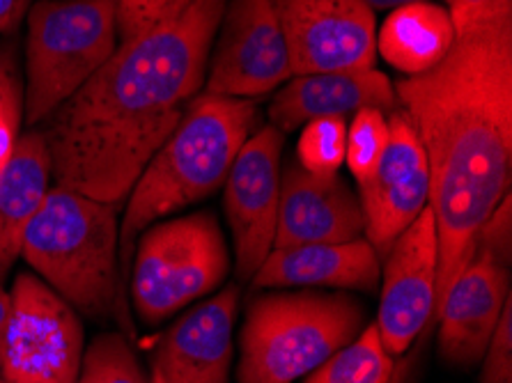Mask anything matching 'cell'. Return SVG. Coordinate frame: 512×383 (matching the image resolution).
Returning <instances> with one entry per match:
<instances>
[{
	"instance_id": "21",
	"label": "cell",
	"mask_w": 512,
	"mask_h": 383,
	"mask_svg": "<svg viewBox=\"0 0 512 383\" xmlns=\"http://www.w3.org/2000/svg\"><path fill=\"white\" fill-rule=\"evenodd\" d=\"M393 358L379 340L377 326L368 324L347 347L338 349L304 383H391Z\"/></svg>"
},
{
	"instance_id": "2",
	"label": "cell",
	"mask_w": 512,
	"mask_h": 383,
	"mask_svg": "<svg viewBox=\"0 0 512 383\" xmlns=\"http://www.w3.org/2000/svg\"><path fill=\"white\" fill-rule=\"evenodd\" d=\"M395 95L428 159L437 312L469 264L478 230L510 193L512 17L455 35L448 56L395 83Z\"/></svg>"
},
{
	"instance_id": "30",
	"label": "cell",
	"mask_w": 512,
	"mask_h": 383,
	"mask_svg": "<svg viewBox=\"0 0 512 383\" xmlns=\"http://www.w3.org/2000/svg\"><path fill=\"white\" fill-rule=\"evenodd\" d=\"M33 0H0V35L10 33L26 17Z\"/></svg>"
},
{
	"instance_id": "18",
	"label": "cell",
	"mask_w": 512,
	"mask_h": 383,
	"mask_svg": "<svg viewBox=\"0 0 512 383\" xmlns=\"http://www.w3.org/2000/svg\"><path fill=\"white\" fill-rule=\"evenodd\" d=\"M382 260L366 237L343 244L271 248L255 271V287H331L372 294L379 289Z\"/></svg>"
},
{
	"instance_id": "22",
	"label": "cell",
	"mask_w": 512,
	"mask_h": 383,
	"mask_svg": "<svg viewBox=\"0 0 512 383\" xmlns=\"http://www.w3.org/2000/svg\"><path fill=\"white\" fill-rule=\"evenodd\" d=\"M76 383H152L122 333H104L83 354Z\"/></svg>"
},
{
	"instance_id": "13",
	"label": "cell",
	"mask_w": 512,
	"mask_h": 383,
	"mask_svg": "<svg viewBox=\"0 0 512 383\" xmlns=\"http://www.w3.org/2000/svg\"><path fill=\"white\" fill-rule=\"evenodd\" d=\"M363 237L379 260L430 202V170L409 117L398 106L389 113V140L375 173L359 182Z\"/></svg>"
},
{
	"instance_id": "26",
	"label": "cell",
	"mask_w": 512,
	"mask_h": 383,
	"mask_svg": "<svg viewBox=\"0 0 512 383\" xmlns=\"http://www.w3.org/2000/svg\"><path fill=\"white\" fill-rule=\"evenodd\" d=\"M118 42L127 44L150 30L164 26L191 5V0H113Z\"/></svg>"
},
{
	"instance_id": "24",
	"label": "cell",
	"mask_w": 512,
	"mask_h": 383,
	"mask_svg": "<svg viewBox=\"0 0 512 383\" xmlns=\"http://www.w3.org/2000/svg\"><path fill=\"white\" fill-rule=\"evenodd\" d=\"M386 140H389V117L384 111L368 106L352 115V124L347 127L345 163L356 184L375 173Z\"/></svg>"
},
{
	"instance_id": "29",
	"label": "cell",
	"mask_w": 512,
	"mask_h": 383,
	"mask_svg": "<svg viewBox=\"0 0 512 383\" xmlns=\"http://www.w3.org/2000/svg\"><path fill=\"white\" fill-rule=\"evenodd\" d=\"M455 35L512 17V0H444Z\"/></svg>"
},
{
	"instance_id": "17",
	"label": "cell",
	"mask_w": 512,
	"mask_h": 383,
	"mask_svg": "<svg viewBox=\"0 0 512 383\" xmlns=\"http://www.w3.org/2000/svg\"><path fill=\"white\" fill-rule=\"evenodd\" d=\"M368 106L384 113L398 108L393 81L375 67L292 76L271 99L269 124L285 134L313 120H345Z\"/></svg>"
},
{
	"instance_id": "5",
	"label": "cell",
	"mask_w": 512,
	"mask_h": 383,
	"mask_svg": "<svg viewBox=\"0 0 512 383\" xmlns=\"http://www.w3.org/2000/svg\"><path fill=\"white\" fill-rule=\"evenodd\" d=\"M366 328V310L347 294L290 292L253 299L242 328L239 383H294Z\"/></svg>"
},
{
	"instance_id": "3",
	"label": "cell",
	"mask_w": 512,
	"mask_h": 383,
	"mask_svg": "<svg viewBox=\"0 0 512 383\" xmlns=\"http://www.w3.org/2000/svg\"><path fill=\"white\" fill-rule=\"evenodd\" d=\"M258 104L198 92L164 145L152 156L127 195L120 223V273L129 283L131 253L141 234L221 189L235 156L253 134Z\"/></svg>"
},
{
	"instance_id": "19",
	"label": "cell",
	"mask_w": 512,
	"mask_h": 383,
	"mask_svg": "<svg viewBox=\"0 0 512 383\" xmlns=\"http://www.w3.org/2000/svg\"><path fill=\"white\" fill-rule=\"evenodd\" d=\"M51 152L42 131H23L0 170V285L21 257L23 232L51 191Z\"/></svg>"
},
{
	"instance_id": "31",
	"label": "cell",
	"mask_w": 512,
	"mask_h": 383,
	"mask_svg": "<svg viewBox=\"0 0 512 383\" xmlns=\"http://www.w3.org/2000/svg\"><path fill=\"white\" fill-rule=\"evenodd\" d=\"M7 319H10V292L0 285V358H3V340H5Z\"/></svg>"
},
{
	"instance_id": "4",
	"label": "cell",
	"mask_w": 512,
	"mask_h": 383,
	"mask_svg": "<svg viewBox=\"0 0 512 383\" xmlns=\"http://www.w3.org/2000/svg\"><path fill=\"white\" fill-rule=\"evenodd\" d=\"M118 211L111 202L53 184L23 232L28 267L90 319L118 317L124 308Z\"/></svg>"
},
{
	"instance_id": "11",
	"label": "cell",
	"mask_w": 512,
	"mask_h": 383,
	"mask_svg": "<svg viewBox=\"0 0 512 383\" xmlns=\"http://www.w3.org/2000/svg\"><path fill=\"white\" fill-rule=\"evenodd\" d=\"M437 228L425 207L382 257L377 333L393 361L414 345L434 315L437 301Z\"/></svg>"
},
{
	"instance_id": "27",
	"label": "cell",
	"mask_w": 512,
	"mask_h": 383,
	"mask_svg": "<svg viewBox=\"0 0 512 383\" xmlns=\"http://www.w3.org/2000/svg\"><path fill=\"white\" fill-rule=\"evenodd\" d=\"M480 370V383H512V299L501 312Z\"/></svg>"
},
{
	"instance_id": "6",
	"label": "cell",
	"mask_w": 512,
	"mask_h": 383,
	"mask_svg": "<svg viewBox=\"0 0 512 383\" xmlns=\"http://www.w3.org/2000/svg\"><path fill=\"white\" fill-rule=\"evenodd\" d=\"M113 0H40L28 10L23 122L44 124L118 49Z\"/></svg>"
},
{
	"instance_id": "14",
	"label": "cell",
	"mask_w": 512,
	"mask_h": 383,
	"mask_svg": "<svg viewBox=\"0 0 512 383\" xmlns=\"http://www.w3.org/2000/svg\"><path fill=\"white\" fill-rule=\"evenodd\" d=\"M237 308L230 285L177 319L152 354V383H228Z\"/></svg>"
},
{
	"instance_id": "20",
	"label": "cell",
	"mask_w": 512,
	"mask_h": 383,
	"mask_svg": "<svg viewBox=\"0 0 512 383\" xmlns=\"http://www.w3.org/2000/svg\"><path fill=\"white\" fill-rule=\"evenodd\" d=\"M453 42L451 14L432 0L402 5L389 12L377 33V51L405 76L430 72L448 56Z\"/></svg>"
},
{
	"instance_id": "7",
	"label": "cell",
	"mask_w": 512,
	"mask_h": 383,
	"mask_svg": "<svg viewBox=\"0 0 512 383\" xmlns=\"http://www.w3.org/2000/svg\"><path fill=\"white\" fill-rule=\"evenodd\" d=\"M230 271V250L214 214L157 221L138 237L129 271L134 308L145 324L212 294Z\"/></svg>"
},
{
	"instance_id": "16",
	"label": "cell",
	"mask_w": 512,
	"mask_h": 383,
	"mask_svg": "<svg viewBox=\"0 0 512 383\" xmlns=\"http://www.w3.org/2000/svg\"><path fill=\"white\" fill-rule=\"evenodd\" d=\"M359 237H363V211L347 179L310 175L297 159L287 161L281 170L274 248L343 244Z\"/></svg>"
},
{
	"instance_id": "10",
	"label": "cell",
	"mask_w": 512,
	"mask_h": 383,
	"mask_svg": "<svg viewBox=\"0 0 512 383\" xmlns=\"http://www.w3.org/2000/svg\"><path fill=\"white\" fill-rule=\"evenodd\" d=\"M274 5L292 76L375 67L377 23L366 0H274Z\"/></svg>"
},
{
	"instance_id": "15",
	"label": "cell",
	"mask_w": 512,
	"mask_h": 383,
	"mask_svg": "<svg viewBox=\"0 0 512 383\" xmlns=\"http://www.w3.org/2000/svg\"><path fill=\"white\" fill-rule=\"evenodd\" d=\"M510 299L508 264L476 250L434 312V322H439L441 358L455 367L480 363Z\"/></svg>"
},
{
	"instance_id": "32",
	"label": "cell",
	"mask_w": 512,
	"mask_h": 383,
	"mask_svg": "<svg viewBox=\"0 0 512 383\" xmlns=\"http://www.w3.org/2000/svg\"><path fill=\"white\" fill-rule=\"evenodd\" d=\"M370 5L372 12H393L402 5H411V3H423V0H366Z\"/></svg>"
},
{
	"instance_id": "33",
	"label": "cell",
	"mask_w": 512,
	"mask_h": 383,
	"mask_svg": "<svg viewBox=\"0 0 512 383\" xmlns=\"http://www.w3.org/2000/svg\"><path fill=\"white\" fill-rule=\"evenodd\" d=\"M0 383H10V381H7V379L3 377V374H0Z\"/></svg>"
},
{
	"instance_id": "8",
	"label": "cell",
	"mask_w": 512,
	"mask_h": 383,
	"mask_svg": "<svg viewBox=\"0 0 512 383\" xmlns=\"http://www.w3.org/2000/svg\"><path fill=\"white\" fill-rule=\"evenodd\" d=\"M83 354L79 312L33 271H21L10 292L0 374L10 383H76Z\"/></svg>"
},
{
	"instance_id": "23",
	"label": "cell",
	"mask_w": 512,
	"mask_h": 383,
	"mask_svg": "<svg viewBox=\"0 0 512 383\" xmlns=\"http://www.w3.org/2000/svg\"><path fill=\"white\" fill-rule=\"evenodd\" d=\"M347 147V124L340 117L329 120H313L304 124L299 145L297 161L299 166L317 177L338 175L340 166L345 163Z\"/></svg>"
},
{
	"instance_id": "28",
	"label": "cell",
	"mask_w": 512,
	"mask_h": 383,
	"mask_svg": "<svg viewBox=\"0 0 512 383\" xmlns=\"http://www.w3.org/2000/svg\"><path fill=\"white\" fill-rule=\"evenodd\" d=\"M476 250H483V253H490L494 260L501 264H508L512 257V195L508 193L506 198L499 202L490 218L483 223V228L478 230L476 244H473V253Z\"/></svg>"
},
{
	"instance_id": "12",
	"label": "cell",
	"mask_w": 512,
	"mask_h": 383,
	"mask_svg": "<svg viewBox=\"0 0 512 383\" xmlns=\"http://www.w3.org/2000/svg\"><path fill=\"white\" fill-rule=\"evenodd\" d=\"M283 143V131L265 124L248 136L223 182V207L242 280H251L274 248Z\"/></svg>"
},
{
	"instance_id": "9",
	"label": "cell",
	"mask_w": 512,
	"mask_h": 383,
	"mask_svg": "<svg viewBox=\"0 0 512 383\" xmlns=\"http://www.w3.org/2000/svg\"><path fill=\"white\" fill-rule=\"evenodd\" d=\"M209 51L205 92L258 99L292 78L274 0H228Z\"/></svg>"
},
{
	"instance_id": "25",
	"label": "cell",
	"mask_w": 512,
	"mask_h": 383,
	"mask_svg": "<svg viewBox=\"0 0 512 383\" xmlns=\"http://www.w3.org/2000/svg\"><path fill=\"white\" fill-rule=\"evenodd\" d=\"M23 83L17 53L10 44H0V170L23 134Z\"/></svg>"
},
{
	"instance_id": "1",
	"label": "cell",
	"mask_w": 512,
	"mask_h": 383,
	"mask_svg": "<svg viewBox=\"0 0 512 383\" xmlns=\"http://www.w3.org/2000/svg\"><path fill=\"white\" fill-rule=\"evenodd\" d=\"M228 0H191L164 26L118 49L44 122L51 179L122 207L138 175L203 92Z\"/></svg>"
}]
</instances>
